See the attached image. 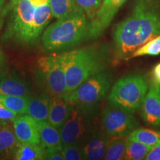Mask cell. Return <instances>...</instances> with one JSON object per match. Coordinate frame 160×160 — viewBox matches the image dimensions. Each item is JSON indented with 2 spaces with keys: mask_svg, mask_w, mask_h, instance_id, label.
Instances as JSON below:
<instances>
[{
  "mask_svg": "<svg viewBox=\"0 0 160 160\" xmlns=\"http://www.w3.org/2000/svg\"><path fill=\"white\" fill-rule=\"evenodd\" d=\"M160 34V7L151 0H137L128 17L113 31L115 57L128 60L132 53Z\"/></svg>",
  "mask_w": 160,
  "mask_h": 160,
  "instance_id": "6da1fadb",
  "label": "cell"
},
{
  "mask_svg": "<svg viewBox=\"0 0 160 160\" xmlns=\"http://www.w3.org/2000/svg\"><path fill=\"white\" fill-rule=\"evenodd\" d=\"M59 55L65 68V95L74 91L91 76L105 70V56L94 48L64 52Z\"/></svg>",
  "mask_w": 160,
  "mask_h": 160,
  "instance_id": "7a4b0ae2",
  "label": "cell"
},
{
  "mask_svg": "<svg viewBox=\"0 0 160 160\" xmlns=\"http://www.w3.org/2000/svg\"><path fill=\"white\" fill-rule=\"evenodd\" d=\"M88 22L85 14L58 19L44 31L41 37L44 48L57 51L71 48L88 39Z\"/></svg>",
  "mask_w": 160,
  "mask_h": 160,
  "instance_id": "3957f363",
  "label": "cell"
},
{
  "mask_svg": "<svg viewBox=\"0 0 160 160\" xmlns=\"http://www.w3.org/2000/svg\"><path fill=\"white\" fill-rule=\"evenodd\" d=\"M148 91V85L144 76L128 75L120 78L113 85L108 102L111 105L134 113L140 108Z\"/></svg>",
  "mask_w": 160,
  "mask_h": 160,
  "instance_id": "277c9868",
  "label": "cell"
},
{
  "mask_svg": "<svg viewBox=\"0 0 160 160\" xmlns=\"http://www.w3.org/2000/svg\"><path fill=\"white\" fill-rule=\"evenodd\" d=\"M34 77L38 85L51 97L66 94L65 68L59 54L40 58Z\"/></svg>",
  "mask_w": 160,
  "mask_h": 160,
  "instance_id": "5b68a950",
  "label": "cell"
},
{
  "mask_svg": "<svg viewBox=\"0 0 160 160\" xmlns=\"http://www.w3.org/2000/svg\"><path fill=\"white\" fill-rule=\"evenodd\" d=\"M11 6V19L5 38L14 39L22 45L34 44L33 28L35 6L30 0H12Z\"/></svg>",
  "mask_w": 160,
  "mask_h": 160,
  "instance_id": "8992f818",
  "label": "cell"
},
{
  "mask_svg": "<svg viewBox=\"0 0 160 160\" xmlns=\"http://www.w3.org/2000/svg\"><path fill=\"white\" fill-rule=\"evenodd\" d=\"M112 81L111 74L105 69L91 76L74 91L64 97L76 105L89 107L105 98Z\"/></svg>",
  "mask_w": 160,
  "mask_h": 160,
  "instance_id": "52a82bcc",
  "label": "cell"
},
{
  "mask_svg": "<svg viewBox=\"0 0 160 160\" xmlns=\"http://www.w3.org/2000/svg\"><path fill=\"white\" fill-rule=\"evenodd\" d=\"M102 126L112 137H127L139 126V122L133 113L110 105L102 113Z\"/></svg>",
  "mask_w": 160,
  "mask_h": 160,
  "instance_id": "ba28073f",
  "label": "cell"
},
{
  "mask_svg": "<svg viewBox=\"0 0 160 160\" xmlns=\"http://www.w3.org/2000/svg\"><path fill=\"white\" fill-rule=\"evenodd\" d=\"M85 106L76 105L71 114L59 129L62 145L79 143L87 137L89 128V114L85 111Z\"/></svg>",
  "mask_w": 160,
  "mask_h": 160,
  "instance_id": "9c48e42d",
  "label": "cell"
},
{
  "mask_svg": "<svg viewBox=\"0 0 160 160\" xmlns=\"http://www.w3.org/2000/svg\"><path fill=\"white\" fill-rule=\"evenodd\" d=\"M127 0H104L97 14L88 22V39L99 37L108 27L116 13Z\"/></svg>",
  "mask_w": 160,
  "mask_h": 160,
  "instance_id": "30bf717a",
  "label": "cell"
},
{
  "mask_svg": "<svg viewBox=\"0 0 160 160\" xmlns=\"http://www.w3.org/2000/svg\"><path fill=\"white\" fill-rule=\"evenodd\" d=\"M141 116L146 124L160 128V85L152 81L140 106Z\"/></svg>",
  "mask_w": 160,
  "mask_h": 160,
  "instance_id": "8fae6325",
  "label": "cell"
},
{
  "mask_svg": "<svg viewBox=\"0 0 160 160\" xmlns=\"http://www.w3.org/2000/svg\"><path fill=\"white\" fill-rule=\"evenodd\" d=\"M108 134L100 131H93L88 134L81 145L84 159L99 160L104 159L109 142Z\"/></svg>",
  "mask_w": 160,
  "mask_h": 160,
  "instance_id": "7c38bea8",
  "label": "cell"
},
{
  "mask_svg": "<svg viewBox=\"0 0 160 160\" xmlns=\"http://www.w3.org/2000/svg\"><path fill=\"white\" fill-rule=\"evenodd\" d=\"M15 135L22 143L40 144L37 121L27 113L20 114L13 122Z\"/></svg>",
  "mask_w": 160,
  "mask_h": 160,
  "instance_id": "4fadbf2b",
  "label": "cell"
},
{
  "mask_svg": "<svg viewBox=\"0 0 160 160\" xmlns=\"http://www.w3.org/2000/svg\"><path fill=\"white\" fill-rule=\"evenodd\" d=\"M74 105V103L64 96L51 97L47 121L59 130L71 114Z\"/></svg>",
  "mask_w": 160,
  "mask_h": 160,
  "instance_id": "5bb4252c",
  "label": "cell"
},
{
  "mask_svg": "<svg viewBox=\"0 0 160 160\" xmlns=\"http://www.w3.org/2000/svg\"><path fill=\"white\" fill-rule=\"evenodd\" d=\"M19 142L7 122L0 121V159L14 155Z\"/></svg>",
  "mask_w": 160,
  "mask_h": 160,
  "instance_id": "9a60e30c",
  "label": "cell"
},
{
  "mask_svg": "<svg viewBox=\"0 0 160 160\" xmlns=\"http://www.w3.org/2000/svg\"><path fill=\"white\" fill-rule=\"evenodd\" d=\"M38 122L40 142L46 148L62 149L61 136L59 130L48 122L47 120Z\"/></svg>",
  "mask_w": 160,
  "mask_h": 160,
  "instance_id": "2e32d148",
  "label": "cell"
},
{
  "mask_svg": "<svg viewBox=\"0 0 160 160\" xmlns=\"http://www.w3.org/2000/svg\"><path fill=\"white\" fill-rule=\"evenodd\" d=\"M51 100V97L47 93L30 97L26 113L37 122L48 120Z\"/></svg>",
  "mask_w": 160,
  "mask_h": 160,
  "instance_id": "e0dca14e",
  "label": "cell"
},
{
  "mask_svg": "<svg viewBox=\"0 0 160 160\" xmlns=\"http://www.w3.org/2000/svg\"><path fill=\"white\" fill-rule=\"evenodd\" d=\"M49 5L52 16L57 19L85 14L76 2V0H49Z\"/></svg>",
  "mask_w": 160,
  "mask_h": 160,
  "instance_id": "ac0fdd59",
  "label": "cell"
},
{
  "mask_svg": "<svg viewBox=\"0 0 160 160\" xmlns=\"http://www.w3.org/2000/svg\"><path fill=\"white\" fill-rule=\"evenodd\" d=\"M29 89L23 79L18 77H4L0 79V94L28 96Z\"/></svg>",
  "mask_w": 160,
  "mask_h": 160,
  "instance_id": "d6986e66",
  "label": "cell"
},
{
  "mask_svg": "<svg viewBox=\"0 0 160 160\" xmlns=\"http://www.w3.org/2000/svg\"><path fill=\"white\" fill-rule=\"evenodd\" d=\"M45 148L42 144L19 142L13 155L17 160H42L45 159Z\"/></svg>",
  "mask_w": 160,
  "mask_h": 160,
  "instance_id": "ffe728a7",
  "label": "cell"
},
{
  "mask_svg": "<svg viewBox=\"0 0 160 160\" xmlns=\"http://www.w3.org/2000/svg\"><path fill=\"white\" fill-rule=\"evenodd\" d=\"M52 17L53 16H52L49 3L35 7L33 33L36 42L39 39L45 28L49 23Z\"/></svg>",
  "mask_w": 160,
  "mask_h": 160,
  "instance_id": "44dd1931",
  "label": "cell"
},
{
  "mask_svg": "<svg viewBox=\"0 0 160 160\" xmlns=\"http://www.w3.org/2000/svg\"><path fill=\"white\" fill-rule=\"evenodd\" d=\"M153 148L152 145L135 141V140L126 139V147L125 152V159L127 160H141L145 159L148 152Z\"/></svg>",
  "mask_w": 160,
  "mask_h": 160,
  "instance_id": "7402d4cb",
  "label": "cell"
},
{
  "mask_svg": "<svg viewBox=\"0 0 160 160\" xmlns=\"http://www.w3.org/2000/svg\"><path fill=\"white\" fill-rule=\"evenodd\" d=\"M126 139L125 137H113L112 139H110L104 156V159H125Z\"/></svg>",
  "mask_w": 160,
  "mask_h": 160,
  "instance_id": "603a6c76",
  "label": "cell"
},
{
  "mask_svg": "<svg viewBox=\"0 0 160 160\" xmlns=\"http://www.w3.org/2000/svg\"><path fill=\"white\" fill-rule=\"evenodd\" d=\"M29 99L30 97L28 96H8L0 94V103L19 114H25L27 113Z\"/></svg>",
  "mask_w": 160,
  "mask_h": 160,
  "instance_id": "cb8c5ba5",
  "label": "cell"
},
{
  "mask_svg": "<svg viewBox=\"0 0 160 160\" xmlns=\"http://www.w3.org/2000/svg\"><path fill=\"white\" fill-rule=\"evenodd\" d=\"M127 137L145 145L153 146L160 140V132L151 129L136 128Z\"/></svg>",
  "mask_w": 160,
  "mask_h": 160,
  "instance_id": "d4e9b609",
  "label": "cell"
},
{
  "mask_svg": "<svg viewBox=\"0 0 160 160\" xmlns=\"http://www.w3.org/2000/svg\"><path fill=\"white\" fill-rule=\"evenodd\" d=\"M160 54V34L146 42L132 53L131 58Z\"/></svg>",
  "mask_w": 160,
  "mask_h": 160,
  "instance_id": "484cf974",
  "label": "cell"
},
{
  "mask_svg": "<svg viewBox=\"0 0 160 160\" xmlns=\"http://www.w3.org/2000/svg\"><path fill=\"white\" fill-rule=\"evenodd\" d=\"M76 2L90 20L95 17L102 5L101 0H76Z\"/></svg>",
  "mask_w": 160,
  "mask_h": 160,
  "instance_id": "4316f807",
  "label": "cell"
},
{
  "mask_svg": "<svg viewBox=\"0 0 160 160\" xmlns=\"http://www.w3.org/2000/svg\"><path fill=\"white\" fill-rule=\"evenodd\" d=\"M63 158L65 160H81L84 159L81 145L78 143L63 145L62 149Z\"/></svg>",
  "mask_w": 160,
  "mask_h": 160,
  "instance_id": "83f0119b",
  "label": "cell"
},
{
  "mask_svg": "<svg viewBox=\"0 0 160 160\" xmlns=\"http://www.w3.org/2000/svg\"><path fill=\"white\" fill-rule=\"evenodd\" d=\"M19 115L0 103V121L13 122Z\"/></svg>",
  "mask_w": 160,
  "mask_h": 160,
  "instance_id": "f1b7e54d",
  "label": "cell"
},
{
  "mask_svg": "<svg viewBox=\"0 0 160 160\" xmlns=\"http://www.w3.org/2000/svg\"><path fill=\"white\" fill-rule=\"evenodd\" d=\"M45 159L48 160H64L62 149L46 148Z\"/></svg>",
  "mask_w": 160,
  "mask_h": 160,
  "instance_id": "f546056e",
  "label": "cell"
},
{
  "mask_svg": "<svg viewBox=\"0 0 160 160\" xmlns=\"http://www.w3.org/2000/svg\"><path fill=\"white\" fill-rule=\"evenodd\" d=\"M145 159L146 160H160V140L153 146L148 152Z\"/></svg>",
  "mask_w": 160,
  "mask_h": 160,
  "instance_id": "4dcf8cb0",
  "label": "cell"
},
{
  "mask_svg": "<svg viewBox=\"0 0 160 160\" xmlns=\"http://www.w3.org/2000/svg\"><path fill=\"white\" fill-rule=\"evenodd\" d=\"M152 81L160 85V62L156 65L152 70Z\"/></svg>",
  "mask_w": 160,
  "mask_h": 160,
  "instance_id": "1f68e13d",
  "label": "cell"
},
{
  "mask_svg": "<svg viewBox=\"0 0 160 160\" xmlns=\"http://www.w3.org/2000/svg\"><path fill=\"white\" fill-rule=\"evenodd\" d=\"M5 76V56L0 48V79Z\"/></svg>",
  "mask_w": 160,
  "mask_h": 160,
  "instance_id": "d6a6232c",
  "label": "cell"
},
{
  "mask_svg": "<svg viewBox=\"0 0 160 160\" xmlns=\"http://www.w3.org/2000/svg\"><path fill=\"white\" fill-rule=\"evenodd\" d=\"M30 1H31V2L33 4L35 7L44 5L49 3V0H30Z\"/></svg>",
  "mask_w": 160,
  "mask_h": 160,
  "instance_id": "836d02e7",
  "label": "cell"
},
{
  "mask_svg": "<svg viewBox=\"0 0 160 160\" xmlns=\"http://www.w3.org/2000/svg\"><path fill=\"white\" fill-rule=\"evenodd\" d=\"M5 2V0H0V11H2V9Z\"/></svg>",
  "mask_w": 160,
  "mask_h": 160,
  "instance_id": "e575fe53",
  "label": "cell"
}]
</instances>
